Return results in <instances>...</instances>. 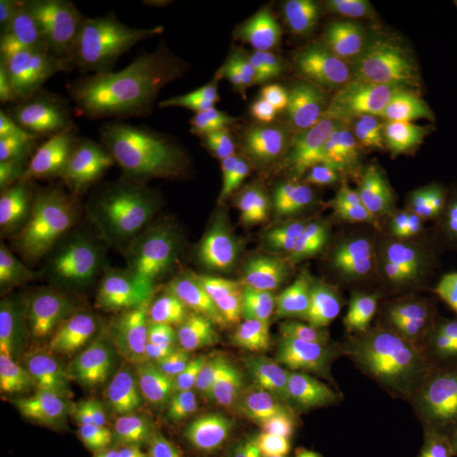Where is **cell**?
<instances>
[{
    "label": "cell",
    "instance_id": "18",
    "mask_svg": "<svg viewBox=\"0 0 457 457\" xmlns=\"http://www.w3.org/2000/svg\"><path fill=\"white\" fill-rule=\"evenodd\" d=\"M0 202L4 207L22 209L36 204L14 146L4 131H0Z\"/></svg>",
    "mask_w": 457,
    "mask_h": 457
},
{
    "label": "cell",
    "instance_id": "3",
    "mask_svg": "<svg viewBox=\"0 0 457 457\" xmlns=\"http://www.w3.org/2000/svg\"><path fill=\"white\" fill-rule=\"evenodd\" d=\"M317 51L268 56L247 48L228 28L171 34L141 119L145 139L185 147L226 143L234 122L279 83L326 65Z\"/></svg>",
    "mask_w": 457,
    "mask_h": 457
},
{
    "label": "cell",
    "instance_id": "16",
    "mask_svg": "<svg viewBox=\"0 0 457 457\" xmlns=\"http://www.w3.org/2000/svg\"><path fill=\"white\" fill-rule=\"evenodd\" d=\"M411 287L432 313L442 320L457 315V262L444 258L410 271Z\"/></svg>",
    "mask_w": 457,
    "mask_h": 457
},
{
    "label": "cell",
    "instance_id": "13",
    "mask_svg": "<svg viewBox=\"0 0 457 457\" xmlns=\"http://www.w3.org/2000/svg\"><path fill=\"white\" fill-rule=\"evenodd\" d=\"M73 281L37 275H0V324L56 319Z\"/></svg>",
    "mask_w": 457,
    "mask_h": 457
},
{
    "label": "cell",
    "instance_id": "11",
    "mask_svg": "<svg viewBox=\"0 0 457 457\" xmlns=\"http://www.w3.org/2000/svg\"><path fill=\"white\" fill-rule=\"evenodd\" d=\"M96 97L80 56L45 2L16 53L2 62L0 112L48 97ZM97 98V97H96Z\"/></svg>",
    "mask_w": 457,
    "mask_h": 457
},
{
    "label": "cell",
    "instance_id": "2",
    "mask_svg": "<svg viewBox=\"0 0 457 457\" xmlns=\"http://www.w3.org/2000/svg\"><path fill=\"white\" fill-rule=\"evenodd\" d=\"M198 271L256 360L288 368L307 356L358 353L371 339L373 315L361 295L290 254L217 243L198 256Z\"/></svg>",
    "mask_w": 457,
    "mask_h": 457
},
{
    "label": "cell",
    "instance_id": "9",
    "mask_svg": "<svg viewBox=\"0 0 457 457\" xmlns=\"http://www.w3.org/2000/svg\"><path fill=\"white\" fill-rule=\"evenodd\" d=\"M154 266L147 249L90 281L60 319L43 361L122 358L158 278Z\"/></svg>",
    "mask_w": 457,
    "mask_h": 457
},
{
    "label": "cell",
    "instance_id": "12",
    "mask_svg": "<svg viewBox=\"0 0 457 457\" xmlns=\"http://www.w3.org/2000/svg\"><path fill=\"white\" fill-rule=\"evenodd\" d=\"M65 385L56 362L39 361L2 381L0 457H43L65 413Z\"/></svg>",
    "mask_w": 457,
    "mask_h": 457
},
{
    "label": "cell",
    "instance_id": "15",
    "mask_svg": "<svg viewBox=\"0 0 457 457\" xmlns=\"http://www.w3.org/2000/svg\"><path fill=\"white\" fill-rule=\"evenodd\" d=\"M37 275L73 281L79 275L48 260L12 224L0 222V275Z\"/></svg>",
    "mask_w": 457,
    "mask_h": 457
},
{
    "label": "cell",
    "instance_id": "10",
    "mask_svg": "<svg viewBox=\"0 0 457 457\" xmlns=\"http://www.w3.org/2000/svg\"><path fill=\"white\" fill-rule=\"evenodd\" d=\"M156 422L143 393L115 375L75 383L60 432L43 457H145Z\"/></svg>",
    "mask_w": 457,
    "mask_h": 457
},
{
    "label": "cell",
    "instance_id": "8",
    "mask_svg": "<svg viewBox=\"0 0 457 457\" xmlns=\"http://www.w3.org/2000/svg\"><path fill=\"white\" fill-rule=\"evenodd\" d=\"M230 328L204 287L158 275L122 358L145 383L158 386L202 358Z\"/></svg>",
    "mask_w": 457,
    "mask_h": 457
},
{
    "label": "cell",
    "instance_id": "14",
    "mask_svg": "<svg viewBox=\"0 0 457 457\" xmlns=\"http://www.w3.org/2000/svg\"><path fill=\"white\" fill-rule=\"evenodd\" d=\"M56 319H26L0 324L2 381L45 360Z\"/></svg>",
    "mask_w": 457,
    "mask_h": 457
},
{
    "label": "cell",
    "instance_id": "1",
    "mask_svg": "<svg viewBox=\"0 0 457 457\" xmlns=\"http://www.w3.org/2000/svg\"><path fill=\"white\" fill-rule=\"evenodd\" d=\"M373 143V128L336 96L271 115L236 145L183 147L149 160L137 188L153 230L177 239H247L298 228L320 181Z\"/></svg>",
    "mask_w": 457,
    "mask_h": 457
},
{
    "label": "cell",
    "instance_id": "6",
    "mask_svg": "<svg viewBox=\"0 0 457 457\" xmlns=\"http://www.w3.org/2000/svg\"><path fill=\"white\" fill-rule=\"evenodd\" d=\"M14 228L79 277H98L149 249L131 196L85 177L26 207Z\"/></svg>",
    "mask_w": 457,
    "mask_h": 457
},
{
    "label": "cell",
    "instance_id": "22",
    "mask_svg": "<svg viewBox=\"0 0 457 457\" xmlns=\"http://www.w3.org/2000/svg\"><path fill=\"white\" fill-rule=\"evenodd\" d=\"M302 457H347L339 451H317V453H311L307 456Z\"/></svg>",
    "mask_w": 457,
    "mask_h": 457
},
{
    "label": "cell",
    "instance_id": "17",
    "mask_svg": "<svg viewBox=\"0 0 457 457\" xmlns=\"http://www.w3.org/2000/svg\"><path fill=\"white\" fill-rule=\"evenodd\" d=\"M45 2L36 0H0V51L7 62L24 37L31 31L34 21L41 14Z\"/></svg>",
    "mask_w": 457,
    "mask_h": 457
},
{
    "label": "cell",
    "instance_id": "20",
    "mask_svg": "<svg viewBox=\"0 0 457 457\" xmlns=\"http://www.w3.org/2000/svg\"><path fill=\"white\" fill-rule=\"evenodd\" d=\"M457 392V362L454 368L444 373V381L441 385V400L453 396Z\"/></svg>",
    "mask_w": 457,
    "mask_h": 457
},
{
    "label": "cell",
    "instance_id": "4",
    "mask_svg": "<svg viewBox=\"0 0 457 457\" xmlns=\"http://www.w3.org/2000/svg\"><path fill=\"white\" fill-rule=\"evenodd\" d=\"M317 411L307 383L245 353L181 395L173 428L190 457H287Z\"/></svg>",
    "mask_w": 457,
    "mask_h": 457
},
{
    "label": "cell",
    "instance_id": "7",
    "mask_svg": "<svg viewBox=\"0 0 457 457\" xmlns=\"http://www.w3.org/2000/svg\"><path fill=\"white\" fill-rule=\"evenodd\" d=\"M36 204L80 180L111 147L145 141L141 131L104 109L96 97H48L0 112Z\"/></svg>",
    "mask_w": 457,
    "mask_h": 457
},
{
    "label": "cell",
    "instance_id": "19",
    "mask_svg": "<svg viewBox=\"0 0 457 457\" xmlns=\"http://www.w3.org/2000/svg\"><path fill=\"white\" fill-rule=\"evenodd\" d=\"M419 457H457L456 447L451 439L441 432L434 436L428 444H425L424 451Z\"/></svg>",
    "mask_w": 457,
    "mask_h": 457
},
{
    "label": "cell",
    "instance_id": "5",
    "mask_svg": "<svg viewBox=\"0 0 457 457\" xmlns=\"http://www.w3.org/2000/svg\"><path fill=\"white\" fill-rule=\"evenodd\" d=\"M51 9L77 49L98 104L141 131L149 88L171 34L134 0H58Z\"/></svg>",
    "mask_w": 457,
    "mask_h": 457
},
{
    "label": "cell",
    "instance_id": "21",
    "mask_svg": "<svg viewBox=\"0 0 457 457\" xmlns=\"http://www.w3.org/2000/svg\"><path fill=\"white\" fill-rule=\"evenodd\" d=\"M439 146H441L442 153H449L457 160V119L454 120V124L449 128V131L445 132V136L442 137Z\"/></svg>",
    "mask_w": 457,
    "mask_h": 457
}]
</instances>
